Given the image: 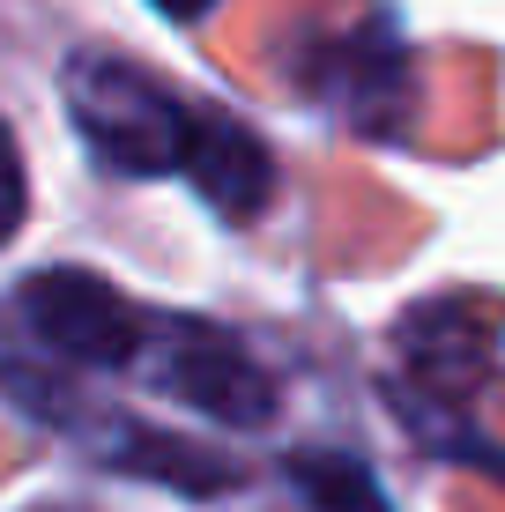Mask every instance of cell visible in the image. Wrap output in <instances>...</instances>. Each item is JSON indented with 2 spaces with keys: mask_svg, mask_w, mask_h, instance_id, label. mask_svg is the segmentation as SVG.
<instances>
[{
  "mask_svg": "<svg viewBox=\"0 0 505 512\" xmlns=\"http://www.w3.org/2000/svg\"><path fill=\"white\" fill-rule=\"evenodd\" d=\"M67 112H75L97 164L127 171V179L179 171L186 141H194V104L164 75H149L142 60H119V52H82L67 67Z\"/></svg>",
  "mask_w": 505,
  "mask_h": 512,
  "instance_id": "obj_1",
  "label": "cell"
},
{
  "mask_svg": "<svg viewBox=\"0 0 505 512\" xmlns=\"http://www.w3.org/2000/svg\"><path fill=\"white\" fill-rule=\"evenodd\" d=\"M23 320L45 349L75 364H134L142 357V312L90 268H45L23 282Z\"/></svg>",
  "mask_w": 505,
  "mask_h": 512,
  "instance_id": "obj_2",
  "label": "cell"
},
{
  "mask_svg": "<svg viewBox=\"0 0 505 512\" xmlns=\"http://www.w3.org/2000/svg\"><path fill=\"white\" fill-rule=\"evenodd\" d=\"M186 179H194V193L208 208H223L231 223H246L268 208V193H275V156H268V141H260L246 119H231V112H194V141H186Z\"/></svg>",
  "mask_w": 505,
  "mask_h": 512,
  "instance_id": "obj_3",
  "label": "cell"
},
{
  "mask_svg": "<svg viewBox=\"0 0 505 512\" xmlns=\"http://www.w3.org/2000/svg\"><path fill=\"white\" fill-rule=\"evenodd\" d=\"M164 386L179 401H194L201 416H223V423H268L275 416V386L260 379V364L246 349L216 342V334H179L164 349Z\"/></svg>",
  "mask_w": 505,
  "mask_h": 512,
  "instance_id": "obj_4",
  "label": "cell"
},
{
  "mask_svg": "<svg viewBox=\"0 0 505 512\" xmlns=\"http://www.w3.org/2000/svg\"><path fill=\"white\" fill-rule=\"evenodd\" d=\"M30 216V179H23V149H15V134L0 127V245L23 231Z\"/></svg>",
  "mask_w": 505,
  "mask_h": 512,
  "instance_id": "obj_5",
  "label": "cell"
},
{
  "mask_svg": "<svg viewBox=\"0 0 505 512\" xmlns=\"http://www.w3.org/2000/svg\"><path fill=\"white\" fill-rule=\"evenodd\" d=\"M149 8H164V15H179V23H194V15H208L216 0H149Z\"/></svg>",
  "mask_w": 505,
  "mask_h": 512,
  "instance_id": "obj_6",
  "label": "cell"
},
{
  "mask_svg": "<svg viewBox=\"0 0 505 512\" xmlns=\"http://www.w3.org/2000/svg\"><path fill=\"white\" fill-rule=\"evenodd\" d=\"M45 512H67V505H45Z\"/></svg>",
  "mask_w": 505,
  "mask_h": 512,
  "instance_id": "obj_7",
  "label": "cell"
}]
</instances>
